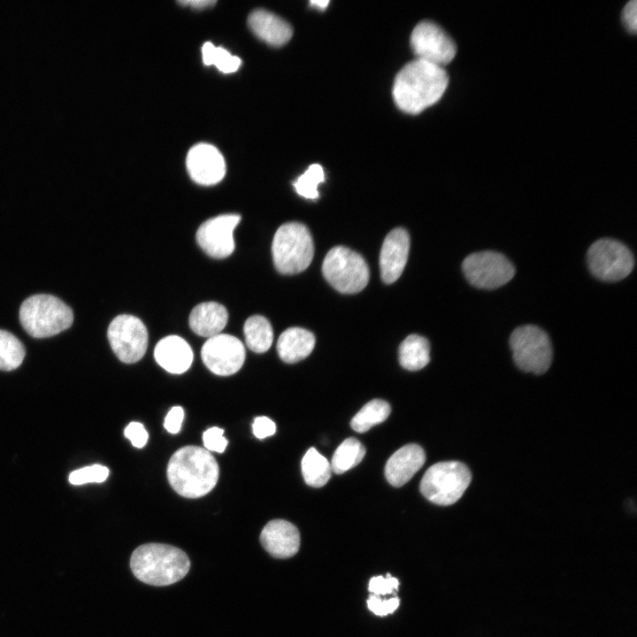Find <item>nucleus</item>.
<instances>
[{"mask_svg": "<svg viewBox=\"0 0 637 637\" xmlns=\"http://www.w3.org/2000/svg\"><path fill=\"white\" fill-rule=\"evenodd\" d=\"M243 334L248 348L253 352L264 353L272 343V327L268 319L261 315H254L246 319Z\"/></svg>", "mask_w": 637, "mask_h": 637, "instance_id": "b1692460", "label": "nucleus"}, {"mask_svg": "<svg viewBox=\"0 0 637 637\" xmlns=\"http://www.w3.org/2000/svg\"><path fill=\"white\" fill-rule=\"evenodd\" d=\"M448 83L444 67L416 58L395 76L392 95L400 110L417 114L438 102Z\"/></svg>", "mask_w": 637, "mask_h": 637, "instance_id": "f257e3e1", "label": "nucleus"}, {"mask_svg": "<svg viewBox=\"0 0 637 637\" xmlns=\"http://www.w3.org/2000/svg\"><path fill=\"white\" fill-rule=\"evenodd\" d=\"M202 55L204 65H213L224 73L237 71L242 64L241 59L237 56L230 54L222 47H216L210 42L203 45Z\"/></svg>", "mask_w": 637, "mask_h": 637, "instance_id": "c85d7f7f", "label": "nucleus"}, {"mask_svg": "<svg viewBox=\"0 0 637 637\" xmlns=\"http://www.w3.org/2000/svg\"><path fill=\"white\" fill-rule=\"evenodd\" d=\"M462 269L472 286L484 289L499 288L515 274L511 262L504 255L492 250L470 254L463 261Z\"/></svg>", "mask_w": 637, "mask_h": 637, "instance_id": "9d476101", "label": "nucleus"}, {"mask_svg": "<svg viewBox=\"0 0 637 637\" xmlns=\"http://www.w3.org/2000/svg\"><path fill=\"white\" fill-rule=\"evenodd\" d=\"M227 319L228 312L225 306L215 302H206L193 308L189 315V326L196 334L210 338L220 334Z\"/></svg>", "mask_w": 637, "mask_h": 637, "instance_id": "412c9836", "label": "nucleus"}, {"mask_svg": "<svg viewBox=\"0 0 637 637\" xmlns=\"http://www.w3.org/2000/svg\"><path fill=\"white\" fill-rule=\"evenodd\" d=\"M166 473L170 485L180 495L198 498L214 488L219 467L211 453L204 448L185 446L173 453Z\"/></svg>", "mask_w": 637, "mask_h": 637, "instance_id": "f03ea898", "label": "nucleus"}, {"mask_svg": "<svg viewBox=\"0 0 637 637\" xmlns=\"http://www.w3.org/2000/svg\"><path fill=\"white\" fill-rule=\"evenodd\" d=\"M400 365L409 371L424 368L430 361V345L420 335L411 334L400 344L398 349Z\"/></svg>", "mask_w": 637, "mask_h": 637, "instance_id": "5701e85b", "label": "nucleus"}, {"mask_svg": "<svg viewBox=\"0 0 637 637\" xmlns=\"http://www.w3.org/2000/svg\"><path fill=\"white\" fill-rule=\"evenodd\" d=\"M399 603L400 600L398 597L381 600L375 595H371L367 600L368 609L378 616H386L393 613L398 608Z\"/></svg>", "mask_w": 637, "mask_h": 637, "instance_id": "72a5a7b5", "label": "nucleus"}, {"mask_svg": "<svg viewBox=\"0 0 637 637\" xmlns=\"http://www.w3.org/2000/svg\"><path fill=\"white\" fill-rule=\"evenodd\" d=\"M409 249L410 236L405 229L397 227L388 234L380 255V276L386 284L395 282L401 276Z\"/></svg>", "mask_w": 637, "mask_h": 637, "instance_id": "dca6fc26", "label": "nucleus"}, {"mask_svg": "<svg viewBox=\"0 0 637 637\" xmlns=\"http://www.w3.org/2000/svg\"><path fill=\"white\" fill-rule=\"evenodd\" d=\"M190 178L200 185H214L226 173V163L222 154L214 146L199 143L192 147L186 160Z\"/></svg>", "mask_w": 637, "mask_h": 637, "instance_id": "2eb2a0df", "label": "nucleus"}, {"mask_svg": "<svg viewBox=\"0 0 637 637\" xmlns=\"http://www.w3.org/2000/svg\"><path fill=\"white\" fill-rule=\"evenodd\" d=\"M184 418V410L180 406L173 407L167 413L164 426L171 434H177Z\"/></svg>", "mask_w": 637, "mask_h": 637, "instance_id": "e433bc0d", "label": "nucleus"}, {"mask_svg": "<svg viewBox=\"0 0 637 637\" xmlns=\"http://www.w3.org/2000/svg\"><path fill=\"white\" fill-rule=\"evenodd\" d=\"M426 453L418 444H407L396 450L385 465V477L393 487H402L423 466Z\"/></svg>", "mask_w": 637, "mask_h": 637, "instance_id": "a211bd4d", "label": "nucleus"}, {"mask_svg": "<svg viewBox=\"0 0 637 637\" xmlns=\"http://www.w3.org/2000/svg\"><path fill=\"white\" fill-rule=\"evenodd\" d=\"M260 542L272 556L288 558L299 550L300 533L292 523L284 519H273L263 528Z\"/></svg>", "mask_w": 637, "mask_h": 637, "instance_id": "f3484780", "label": "nucleus"}, {"mask_svg": "<svg viewBox=\"0 0 637 637\" xmlns=\"http://www.w3.org/2000/svg\"><path fill=\"white\" fill-rule=\"evenodd\" d=\"M622 21L625 28L633 34L637 30V4L635 0L628 2L622 12Z\"/></svg>", "mask_w": 637, "mask_h": 637, "instance_id": "4c0bfd02", "label": "nucleus"}, {"mask_svg": "<svg viewBox=\"0 0 637 637\" xmlns=\"http://www.w3.org/2000/svg\"><path fill=\"white\" fill-rule=\"evenodd\" d=\"M398 586V579L388 574L387 578L383 576L372 578L368 584V589L373 595L380 596L397 591Z\"/></svg>", "mask_w": 637, "mask_h": 637, "instance_id": "473e14b6", "label": "nucleus"}, {"mask_svg": "<svg viewBox=\"0 0 637 637\" xmlns=\"http://www.w3.org/2000/svg\"><path fill=\"white\" fill-rule=\"evenodd\" d=\"M248 24L251 31L269 45L280 47L287 43L292 37V27L278 15L265 10L253 11Z\"/></svg>", "mask_w": 637, "mask_h": 637, "instance_id": "aec40b11", "label": "nucleus"}, {"mask_svg": "<svg viewBox=\"0 0 637 637\" xmlns=\"http://www.w3.org/2000/svg\"><path fill=\"white\" fill-rule=\"evenodd\" d=\"M587 257L592 274L606 281L625 278L634 265L630 249L622 242L608 238L595 241L589 247Z\"/></svg>", "mask_w": 637, "mask_h": 637, "instance_id": "1a4fd4ad", "label": "nucleus"}, {"mask_svg": "<svg viewBox=\"0 0 637 637\" xmlns=\"http://www.w3.org/2000/svg\"><path fill=\"white\" fill-rule=\"evenodd\" d=\"M391 412L390 405L381 399H373L365 403L352 418L351 428L357 433H365L373 426L385 421Z\"/></svg>", "mask_w": 637, "mask_h": 637, "instance_id": "a878e982", "label": "nucleus"}, {"mask_svg": "<svg viewBox=\"0 0 637 637\" xmlns=\"http://www.w3.org/2000/svg\"><path fill=\"white\" fill-rule=\"evenodd\" d=\"M302 473L307 485L312 487L325 486L331 478L328 460L314 448H310L302 460Z\"/></svg>", "mask_w": 637, "mask_h": 637, "instance_id": "393cba45", "label": "nucleus"}, {"mask_svg": "<svg viewBox=\"0 0 637 637\" xmlns=\"http://www.w3.org/2000/svg\"><path fill=\"white\" fill-rule=\"evenodd\" d=\"M130 568L140 581L163 587L183 579L190 569V560L183 550L173 545L145 543L132 553Z\"/></svg>", "mask_w": 637, "mask_h": 637, "instance_id": "7ed1b4c3", "label": "nucleus"}, {"mask_svg": "<svg viewBox=\"0 0 637 637\" xmlns=\"http://www.w3.org/2000/svg\"><path fill=\"white\" fill-rule=\"evenodd\" d=\"M109 475L106 466L93 464L72 472L69 475V481L73 485H82L90 482H104Z\"/></svg>", "mask_w": 637, "mask_h": 637, "instance_id": "7c9ffc66", "label": "nucleus"}, {"mask_svg": "<svg viewBox=\"0 0 637 637\" xmlns=\"http://www.w3.org/2000/svg\"><path fill=\"white\" fill-rule=\"evenodd\" d=\"M125 436L130 440L133 446L142 448L148 441L149 434L143 425L139 422H131L124 431Z\"/></svg>", "mask_w": 637, "mask_h": 637, "instance_id": "f704fd0d", "label": "nucleus"}, {"mask_svg": "<svg viewBox=\"0 0 637 637\" xmlns=\"http://www.w3.org/2000/svg\"><path fill=\"white\" fill-rule=\"evenodd\" d=\"M25 354L21 342L12 333L0 329V370L12 371L18 368Z\"/></svg>", "mask_w": 637, "mask_h": 637, "instance_id": "cd10ccee", "label": "nucleus"}, {"mask_svg": "<svg viewBox=\"0 0 637 637\" xmlns=\"http://www.w3.org/2000/svg\"><path fill=\"white\" fill-rule=\"evenodd\" d=\"M365 455V446L354 437L348 438L334 451L330 464L331 469L335 474H342L357 466Z\"/></svg>", "mask_w": 637, "mask_h": 637, "instance_id": "bb28decb", "label": "nucleus"}, {"mask_svg": "<svg viewBox=\"0 0 637 637\" xmlns=\"http://www.w3.org/2000/svg\"><path fill=\"white\" fill-rule=\"evenodd\" d=\"M252 431L257 438L265 439L275 434L276 425L267 417H257L254 419L252 424Z\"/></svg>", "mask_w": 637, "mask_h": 637, "instance_id": "c9c22d12", "label": "nucleus"}, {"mask_svg": "<svg viewBox=\"0 0 637 637\" xmlns=\"http://www.w3.org/2000/svg\"><path fill=\"white\" fill-rule=\"evenodd\" d=\"M157 363L170 373L185 372L193 362V351L189 344L178 335L161 339L154 349Z\"/></svg>", "mask_w": 637, "mask_h": 637, "instance_id": "6ab92c4d", "label": "nucleus"}, {"mask_svg": "<svg viewBox=\"0 0 637 637\" xmlns=\"http://www.w3.org/2000/svg\"><path fill=\"white\" fill-rule=\"evenodd\" d=\"M272 254L279 272L295 274L304 271L314 255L313 240L308 227L299 222L281 225L273 236Z\"/></svg>", "mask_w": 637, "mask_h": 637, "instance_id": "39448f33", "label": "nucleus"}, {"mask_svg": "<svg viewBox=\"0 0 637 637\" xmlns=\"http://www.w3.org/2000/svg\"><path fill=\"white\" fill-rule=\"evenodd\" d=\"M201 357L206 367L219 376L237 372L245 360L242 342L231 334H219L210 337L203 345Z\"/></svg>", "mask_w": 637, "mask_h": 637, "instance_id": "ddd939ff", "label": "nucleus"}, {"mask_svg": "<svg viewBox=\"0 0 637 637\" xmlns=\"http://www.w3.org/2000/svg\"><path fill=\"white\" fill-rule=\"evenodd\" d=\"M241 220L239 214H222L204 221L197 229L196 242L214 258H225L234 250V230Z\"/></svg>", "mask_w": 637, "mask_h": 637, "instance_id": "4468645a", "label": "nucleus"}, {"mask_svg": "<svg viewBox=\"0 0 637 637\" xmlns=\"http://www.w3.org/2000/svg\"><path fill=\"white\" fill-rule=\"evenodd\" d=\"M471 480V472L463 463L439 462L426 470L420 481L419 489L428 501L448 506L462 497Z\"/></svg>", "mask_w": 637, "mask_h": 637, "instance_id": "423d86ee", "label": "nucleus"}, {"mask_svg": "<svg viewBox=\"0 0 637 637\" xmlns=\"http://www.w3.org/2000/svg\"><path fill=\"white\" fill-rule=\"evenodd\" d=\"M324 180L325 175L322 166L318 164H313L293 182V186L296 193L301 196L307 199H316L319 196L318 186Z\"/></svg>", "mask_w": 637, "mask_h": 637, "instance_id": "c756f323", "label": "nucleus"}, {"mask_svg": "<svg viewBox=\"0 0 637 637\" xmlns=\"http://www.w3.org/2000/svg\"><path fill=\"white\" fill-rule=\"evenodd\" d=\"M510 346L517 366L526 372L542 374L552 361V346L548 334L540 327L526 325L517 327L510 337Z\"/></svg>", "mask_w": 637, "mask_h": 637, "instance_id": "6e6552de", "label": "nucleus"}, {"mask_svg": "<svg viewBox=\"0 0 637 637\" xmlns=\"http://www.w3.org/2000/svg\"><path fill=\"white\" fill-rule=\"evenodd\" d=\"M107 337L112 351L123 363H135L146 352L147 328L140 318L133 315L115 317L109 325Z\"/></svg>", "mask_w": 637, "mask_h": 637, "instance_id": "9b49d317", "label": "nucleus"}, {"mask_svg": "<svg viewBox=\"0 0 637 637\" xmlns=\"http://www.w3.org/2000/svg\"><path fill=\"white\" fill-rule=\"evenodd\" d=\"M180 4L182 5H188L194 9L201 10L204 9L210 6H212L216 4V1L211 0H187V1H180Z\"/></svg>", "mask_w": 637, "mask_h": 637, "instance_id": "58836bf2", "label": "nucleus"}, {"mask_svg": "<svg viewBox=\"0 0 637 637\" xmlns=\"http://www.w3.org/2000/svg\"><path fill=\"white\" fill-rule=\"evenodd\" d=\"M329 4L328 0L326 1H311V5L312 7H316L319 10H325L327 7V4Z\"/></svg>", "mask_w": 637, "mask_h": 637, "instance_id": "ea45409f", "label": "nucleus"}, {"mask_svg": "<svg viewBox=\"0 0 637 637\" xmlns=\"http://www.w3.org/2000/svg\"><path fill=\"white\" fill-rule=\"evenodd\" d=\"M411 45L416 58L443 67L457 53L454 40L436 23L424 20L411 35Z\"/></svg>", "mask_w": 637, "mask_h": 637, "instance_id": "f8f14e48", "label": "nucleus"}, {"mask_svg": "<svg viewBox=\"0 0 637 637\" xmlns=\"http://www.w3.org/2000/svg\"><path fill=\"white\" fill-rule=\"evenodd\" d=\"M223 434L224 430L217 426L207 429L203 434L204 449L208 451L222 453L227 445V440Z\"/></svg>", "mask_w": 637, "mask_h": 637, "instance_id": "2f4dec72", "label": "nucleus"}, {"mask_svg": "<svg viewBox=\"0 0 637 637\" xmlns=\"http://www.w3.org/2000/svg\"><path fill=\"white\" fill-rule=\"evenodd\" d=\"M315 346L314 334L302 327H289L279 337L277 351L282 361L297 363L307 357Z\"/></svg>", "mask_w": 637, "mask_h": 637, "instance_id": "4be33fe9", "label": "nucleus"}, {"mask_svg": "<svg viewBox=\"0 0 637 637\" xmlns=\"http://www.w3.org/2000/svg\"><path fill=\"white\" fill-rule=\"evenodd\" d=\"M322 273L326 281L342 294L363 290L370 275L363 257L343 246L334 247L327 252L322 264Z\"/></svg>", "mask_w": 637, "mask_h": 637, "instance_id": "0eeeda50", "label": "nucleus"}, {"mask_svg": "<svg viewBox=\"0 0 637 637\" xmlns=\"http://www.w3.org/2000/svg\"><path fill=\"white\" fill-rule=\"evenodd\" d=\"M19 320L25 331L32 337L46 338L69 328L73 321V313L59 298L38 294L22 303Z\"/></svg>", "mask_w": 637, "mask_h": 637, "instance_id": "20e7f679", "label": "nucleus"}]
</instances>
